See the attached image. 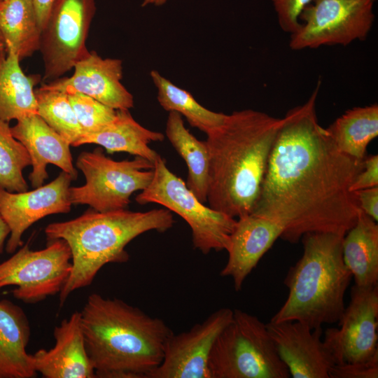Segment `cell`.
<instances>
[{
  "mask_svg": "<svg viewBox=\"0 0 378 378\" xmlns=\"http://www.w3.org/2000/svg\"><path fill=\"white\" fill-rule=\"evenodd\" d=\"M321 83L283 118L251 212L279 224L280 238L290 243L309 232L344 236L360 211L350 187L363 160L341 152L319 124L316 102Z\"/></svg>",
  "mask_w": 378,
  "mask_h": 378,
  "instance_id": "cell-1",
  "label": "cell"
},
{
  "mask_svg": "<svg viewBox=\"0 0 378 378\" xmlns=\"http://www.w3.org/2000/svg\"><path fill=\"white\" fill-rule=\"evenodd\" d=\"M283 118L243 109L206 134L209 206L234 218L251 214L259 197Z\"/></svg>",
  "mask_w": 378,
  "mask_h": 378,
  "instance_id": "cell-2",
  "label": "cell"
},
{
  "mask_svg": "<svg viewBox=\"0 0 378 378\" xmlns=\"http://www.w3.org/2000/svg\"><path fill=\"white\" fill-rule=\"evenodd\" d=\"M80 312L85 347L99 378H147L173 331L123 300L90 295Z\"/></svg>",
  "mask_w": 378,
  "mask_h": 378,
  "instance_id": "cell-3",
  "label": "cell"
},
{
  "mask_svg": "<svg viewBox=\"0 0 378 378\" xmlns=\"http://www.w3.org/2000/svg\"><path fill=\"white\" fill-rule=\"evenodd\" d=\"M174 223L167 209H91L76 218L49 224L45 229L47 239L64 240L71 252V271L59 293V303L63 304L74 291L90 286L105 265L127 262L130 255L125 247L134 238L151 230L164 232Z\"/></svg>",
  "mask_w": 378,
  "mask_h": 378,
  "instance_id": "cell-4",
  "label": "cell"
},
{
  "mask_svg": "<svg viewBox=\"0 0 378 378\" xmlns=\"http://www.w3.org/2000/svg\"><path fill=\"white\" fill-rule=\"evenodd\" d=\"M343 237L332 232L302 237V255L284 279L288 298L270 321H299L311 329L339 321L352 278L343 260Z\"/></svg>",
  "mask_w": 378,
  "mask_h": 378,
  "instance_id": "cell-5",
  "label": "cell"
},
{
  "mask_svg": "<svg viewBox=\"0 0 378 378\" xmlns=\"http://www.w3.org/2000/svg\"><path fill=\"white\" fill-rule=\"evenodd\" d=\"M209 378H288L266 324L258 317L233 309L230 322L211 349Z\"/></svg>",
  "mask_w": 378,
  "mask_h": 378,
  "instance_id": "cell-6",
  "label": "cell"
},
{
  "mask_svg": "<svg viewBox=\"0 0 378 378\" xmlns=\"http://www.w3.org/2000/svg\"><path fill=\"white\" fill-rule=\"evenodd\" d=\"M135 200L160 204L180 216L191 229L194 248L202 253L227 249L237 219L201 202L161 156L154 162L150 183Z\"/></svg>",
  "mask_w": 378,
  "mask_h": 378,
  "instance_id": "cell-7",
  "label": "cell"
},
{
  "mask_svg": "<svg viewBox=\"0 0 378 378\" xmlns=\"http://www.w3.org/2000/svg\"><path fill=\"white\" fill-rule=\"evenodd\" d=\"M76 165L85 178V183L70 187L72 204H88L98 211L126 209L131 195L144 190L153 176L154 163L139 156L132 160H114L100 148L82 152Z\"/></svg>",
  "mask_w": 378,
  "mask_h": 378,
  "instance_id": "cell-8",
  "label": "cell"
},
{
  "mask_svg": "<svg viewBox=\"0 0 378 378\" xmlns=\"http://www.w3.org/2000/svg\"><path fill=\"white\" fill-rule=\"evenodd\" d=\"M374 1L312 0L300 15V28L290 34L289 47L300 50L365 41L374 22Z\"/></svg>",
  "mask_w": 378,
  "mask_h": 378,
  "instance_id": "cell-9",
  "label": "cell"
},
{
  "mask_svg": "<svg viewBox=\"0 0 378 378\" xmlns=\"http://www.w3.org/2000/svg\"><path fill=\"white\" fill-rule=\"evenodd\" d=\"M43 249L28 244L0 263V289L14 286L13 296L25 303H37L59 293L71 271V252L63 239L49 241Z\"/></svg>",
  "mask_w": 378,
  "mask_h": 378,
  "instance_id": "cell-10",
  "label": "cell"
},
{
  "mask_svg": "<svg viewBox=\"0 0 378 378\" xmlns=\"http://www.w3.org/2000/svg\"><path fill=\"white\" fill-rule=\"evenodd\" d=\"M95 0H55L41 35L43 80L60 78L88 55L86 46Z\"/></svg>",
  "mask_w": 378,
  "mask_h": 378,
  "instance_id": "cell-11",
  "label": "cell"
},
{
  "mask_svg": "<svg viewBox=\"0 0 378 378\" xmlns=\"http://www.w3.org/2000/svg\"><path fill=\"white\" fill-rule=\"evenodd\" d=\"M378 285H354L338 328H327L323 342L335 364L368 360L378 356Z\"/></svg>",
  "mask_w": 378,
  "mask_h": 378,
  "instance_id": "cell-12",
  "label": "cell"
},
{
  "mask_svg": "<svg viewBox=\"0 0 378 378\" xmlns=\"http://www.w3.org/2000/svg\"><path fill=\"white\" fill-rule=\"evenodd\" d=\"M232 315L233 309L223 307L189 330L172 332L165 342L161 363L147 378H209L211 349Z\"/></svg>",
  "mask_w": 378,
  "mask_h": 378,
  "instance_id": "cell-13",
  "label": "cell"
},
{
  "mask_svg": "<svg viewBox=\"0 0 378 378\" xmlns=\"http://www.w3.org/2000/svg\"><path fill=\"white\" fill-rule=\"evenodd\" d=\"M71 176L62 172L49 183L31 191L9 192L0 186V214L10 229L6 243L8 253L22 245L23 233L46 216L70 211Z\"/></svg>",
  "mask_w": 378,
  "mask_h": 378,
  "instance_id": "cell-14",
  "label": "cell"
},
{
  "mask_svg": "<svg viewBox=\"0 0 378 378\" xmlns=\"http://www.w3.org/2000/svg\"><path fill=\"white\" fill-rule=\"evenodd\" d=\"M266 327L290 377L329 378L335 363L321 338L322 327L311 329L299 321H270Z\"/></svg>",
  "mask_w": 378,
  "mask_h": 378,
  "instance_id": "cell-15",
  "label": "cell"
},
{
  "mask_svg": "<svg viewBox=\"0 0 378 378\" xmlns=\"http://www.w3.org/2000/svg\"><path fill=\"white\" fill-rule=\"evenodd\" d=\"M74 69L71 76L57 78L41 87L66 94L80 92L115 110L134 106L133 95L121 83L120 59L102 58L92 50L76 62Z\"/></svg>",
  "mask_w": 378,
  "mask_h": 378,
  "instance_id": "cell-16",
  "label": "cell"
},
{
  "mask_svg": "<svg viewBox=\"0 0 378 378\" xmlns=\"http://www.w3.org/2000/svg\"><path fill=\"white\" fill-rule=\"evenodd\" d=\"M54 346L32 354L37 373L45 378H94V368L87 353L80 312L76 311L53 331Z\"/></svg>",
  "mask_w": 378,
  "mask_h": 378,
  "instance_id": "cell-17",
  "label": "cell"
},
{
  "mask_svg": "<svg viewBox=\"0 0 378 378\" xmlns=\"http://www.w3.org/2000/svg\"><path fill=\"white\" fill-rule=\"evenodd\" d=\"M282 233V227L269 218L252 213L239 218L226 250L227 261L220 274L231 277L235 290H240L246 277Z\"/></svg>",
  "mask_w": 378,
  "mask_h": 378,
  "instance_id": "cell-18",
  "label": "cell"
},
{
  "mask_svg": "<svg viewBox=\"0 0 378 378\" xmlns=\"http://www.w3.org/2000/svg\"><path fill=\"white\" fill-rule=\"evenodd\" d=\"M13 136L27 150L32 171L29 179L32 188L43 186L48 178V164H52L69 174L72 180L78 177L73 164L70 144L52 129L37 113L29 114L17 120L11 127Z\"/></svg>",
  "mask_w": 378,
  "mask_h": 378,
  "instance_id": "cell-19",
  "label": "cell"
},
{
  "mask_svg": "<svg viewBox=\"0 0 378 378\" xmlns=\"http://www.w3.org/2000/svg\"><path fill=\"white\" fill-rule=\"evenodd\" d=\"M31 329L21 307L0 300V378H32L37 372L27 346Z\"/></svg>",
  "mask_w": 378,
  "mask_h": 378,
  "instance_id": "cell-20",
  "label": "cell"
},
{
  "mask_svg": "<svg viewBox=\"0 0 378 378\" xmlns=\"http://www.w3.org/2000/svg\"><path fill=\"white\" fill-rule=\"evenodd\" d=\"M164 139L162 132L148 130L136 122L129 110L119 109L111 123L95 133L83 135L76 146L97 144L108 153L125 152L154 163L160 155L148 144Z\"/></svg>",
  "mask_w": 378,
  "mask_h": 378,
  "instance_id": "cell-21",
  "label": "cell"
},
{
  "mask_svg": "<svg viewBox=\"0 0 378 378\" xmlns=\"http://www.w3.org/2000/svg\"><path fill=\"white\" fill-rule=\"evenodd\" d=\"M344 262L355 285H378V225L360 211L356 222L344 235L342 243Z\"/></svg>",
  "mask_w": 378,
  "mask_h": 378,
  "instance_id": "cell-22",
  "label": "cell"
},
{
  "mask_svg": "<svg viewBox=\"0 0 378 378\" xmlns=\"http://www.w3.org/2000/svg\"><path fill=\"white\" fill-rule=\"evenodd\" d=\"M41 28L33 0H3L0 6V34L5 50L20 60L39 50Z\"/></svg>",
  "mask_w": 378,
  "mask_h": 378,
  "instance_id": "cell-23",
  "label": "cell"
},
{
  "mask_svg": "<svg viewBox=\"0 0 378 378\" xmlns=\"http://www.w3.org/2000/svg\"><path fill=\"white\" fill-rule=\"evenodd\" d=\"M20 62L14 53H0V120L8 122L37 113L34 87L39 76L26 75Z\"/></svg>",
  "mask_w": 378,
  "mask_h": 378,
  "instance_id": "cell-24",
  "label": "cell"
},
{
  "mask_svg": "<svg viewBox=\"0 0 378 378\" xmlns=\"http://www.w3.org/2000/svg\"><path fill=\"white\" fill-rule=\"evenodd\" d=\"M165 134L188 167L187 187L202 203L207 202L209 153L204 141L198 140L185 127L182 116L169 112Z\"/></svg>",
  "mask_w": 378,
  "mask_h": 378,
  "instance_id": "cell-25",
  "label": "cell"
},
{
  "mask_svg": "<svg viewBox=\"0 0 378 378\" xmlns=\"http://www.w3.org/2000/svg\"><path fill=\"white\" fill-rule=\"evenodd\" d=\"M326 130L341 152L363 160L368 146L378 136V104L346 110Z\"/></svg>",
  "mask_w": 378,
  "mask_h": 378,
  "instance_id": "cell-26",
  "label": "cell"
},
{
  "mask_svg": "<svg viewBox=\"0 0 378 378\" xmlns=\"http://www.w3.org/2000/svg\"><path fill=\"white\" fill-rule=\"evenodd\" d=\"M150 76L157 88L158 101L165 111L184 116L190 126L206 134L223 122L226 114L204 108L189 92L174 85L158 71L152 70Z\"/></svg>",
  "mask_w": 378,
  "mask_h": 378,
  "instance_id": "cell-27",
  "label": "cell"
},
{
  "mask_svg": "<svg viewBox=\"0 0 378 378\" xmlns=\"http://www.w3.org/2000/svg\"><path fill=\"white\" fill-rule=\"evenodd\" d=\"M35 97L37 114L71 146H76L83 133L68 94L40 87Z\"/></svg>",
  "mask_w": 378,
  "mask_h": 378,
  "instance_id": "cell-28",
  "label": "cell"
},
{
  "mask_svg": "<svg viewBox=\"0 0 378 378\" xmlns=\"http://www.w3.org/2000/svg\"><path fill=\"white\" fill-rule=\"evenodd\" d=\"M29 165L27 150L13 136L9 122L0 120V186L9 192L27 191L22 172Z\"/></svg>",
  "mask_w": 378,
  "mask_h": 378,
  "instance_id": "cell-29",
  "label": "cell"
},
{
  "mask_svg": "<svg viewBox=\"0 0 378 378\" xmlns=\"http://www.w3.org/2000/svg\"><path fill=\"white\" fill-rule=\"evenodd\" d=\"M67 94L83 130V136L101 130L115 118V109L91 97L80 92Z\"/></svg>",
  "mask_w": 378,
  "mask_h": 378,
  "instance_id": "cell-30",
  "label": "cell"
},
{
  "mask_svg": "<svg viewBox=\"0 0 378 378\" xmlns=\"http://www.w3.org/2000/svg\"><path fill=\"white\" fill-rule=\"evenodd\" d=\"M312 0H271L281 29L292 34L300 27V15Z\"/></svg>",
  "mask_w": 378,
  "mask_h": 378,
  "instance_id": "cell-31",
  "label": "cell"
},
{
  "mask_svg": "<svg viewBox=\"0 0 378 378\" xmlns=\"http://www.w3.org/2000/svg\"><path fill=\"white\" fill-rule=\"evenodd\" d=\"M329 378H377L378 356L368 360L334 365Z\"/></svg>",
  "mask_w": 378,
  "mask_h": 378,
  "instance_id": "cell-32",
  "label": "cell"
},
{
  "mask_svg": "<svg viewBox=\"0 0 378 378\" xmlns=\"http://www.w3.org/2000/svg\"><path fill=\"white\" fill-rule=\"evenodd\" d=\"M377 186H378V155L366 156L363 160V167L355 178L350 190L354 192Z\"/></svg>",
  "mask_w": 378,
  "mask_h": 378,
  "instance_id": "cell-33",
  "label": "cell"
},
{
  "mask_svg": "<svg viewBox=\"0 0 378 378\" xmlns=\"http://www.w3.org/2000/svg\"><path fill=\"white\" fill-rule=\"evenodd\" d=\"M360 209L374 220H378V186L354 192Z\"/></svg>",
  "mask_w": 378,
  "mask_h": 378,
  "instance_id": "cell-34",
  "label": "cell"
},
{
  "mask_svg": "<svg viewBox=\"0 0 378 378\" xmlns=\"http://www.w3.org/2000/svg\"><path fill=\"white\" fill-rule=\"evenodd\" d=\"M55 0H33L41 30L46 26Z\"/></svg>",
  "mask_w": 378,
  "mask_h": 378,
  "instance_id": "cell-35",
  "label": "cell"
},
{
  "mask_svg": "<svg viewBox=\"0 0 378 378\" xmlns=\"http://www.w3.org/2000/svg\"><path fill=\"white\" fill-rule=\"evenodd\" d=\"M10 234V229L0 214V253H2L5 241Z\"/></svg>",
  "mask_w": 378,
  "mask_h": 378,
  "instance_id": "cell-36",
  "label": "cell"
},
{
  "mask_svg": "<svg viewBox=\"0 0 378 378\" xmlns=\"http://www.w3.org/2000/svg\"><path fill=\"white\" fill-rule=\"evenodd\" d=\"M169 0H142L141 6H160L165 4Z\"/></svg>",
  "mask_w": 378,
  "mask_h": 378,
  "instance_id": "cell-37",
  "label": "cell"
},
{
  "mask_svg": "<svg viewBox=\"0 0 378 378\" xmlns=\"http://www.w3.org/2000/svg\"><path fill=\"white\" fill-rule=\"evenodd\" d=\"M5 50L4 43L2 41H0V53Z\"/></svg>",
  "mask_w": 378,
  "mask_h": 378,
  "instance_id": "cell-38",
  "label": "cell"
},
{
  "mask_svg": "<svg viewBox=\"0 0 378 378\" xmlns=\"http://www.w3.org/2000/svg\"><path fill=\"white\" fill-rule=\"evenodd\" d=\"M2 1H3V0H0V6H1V5ZM0 41H2L1 34H0Z\"/></svg>",
  "mask_w": 378,
  "mask_h": 378,
  "instance_id": "cell-39",
  "label": "cell"
}]
</instances>
